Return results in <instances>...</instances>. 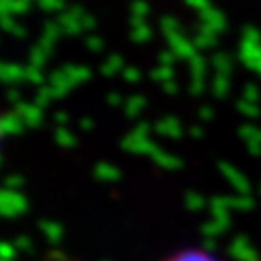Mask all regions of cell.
Segmentation results:
<instances>
[{
  "label": "cell",
  "instance_id": "21",
  "mask_svg": "<svg viewBox=\"0 0 261 261\" xmlns=\"http://www.w3.org/2000/svg\"><path fill=\"white\" fill-rule=\"evenodd\" d=\"M25 80L31 82V84H35V85H41L43 82H45V75L41 74V70H39V68L28 66V68H25Z\"/></svg>",
  "mask_w": 261,
  "mask_h": 261
},
{
  "label": "cell",
  "instance_id": "36",
  "mask_svg": "<svg viewBox=\"0 0 261 261\" xmlns=\"http://www.w3.org/2000/svg\"><path fill=\"white\" fill-rule=\"evenodd\" d=\"M163 87H165V91H167V93H170V95H174L178 91V87H176V84H174V80H172V82H167V84L163 85Z\"/></svg>",
  "mask_w": 261,
  "mask_h": 261
},
{
  "label": "cell",
  "instance_id": "2",
  "mask_svg": "<svg viewBox=\"0 0 261 261\" xmlns=\"http://www.w3.org/2000/svg\"><path fill=\"white\" fill-rule=\"evenodd\" d=\"M168 43H170V50L178 56V58H194L197 55L196 45L192 41H188L182 33H174V35H168Z\"/></svg>",
  "mask_w": 261,
  "mask_h": 261
},
{
  "label": "cell",
  "instance_id": "24",
  "mask_svg": "<svg viewBox=\"0 0 261 261\" xmlns=\"http://www.w3.org/2000/svg\"><path fill=\"white\" fill-rule=\"evenodd\" d=\"M53 99V91H50V85L48 87H41L37 93V107H45V105L50 103Z\"/></svg>",
  "mask_w": 261,
  "mask_h": 261
},
{
  "label": "cell",
  "instance_id": "32",
  "mask_svg": "<svg viewBox=\"0 0 261 261\" xmlns=\"http://www.w3.org/2000/svg\"><path fill=\"white\" fill-rule=\"evenodd\" d=\"M172 261H211L209 257L201 255V253H184V255H178Z\"/></svg>",
  "mask_w": 261,
  "mask_h": 261
},
{
  "label": "cell",
  "instance_id": "29",
  "mask_svg": "<svg viewBox=\"0 0 261 261\" xmlns=\"http://www.w3.org/2000/svg\"><path fill=\"white\" fill-rule=\"evenodd\" d=\"M2 130H4V132L18 130V118H16L14 114H8V116H4V120H2Z\"/></svg>",
  "mask_w": 261,
  "mask_h": 261
},
{
  "label": "cell",
  "instance_id": "37",
  "mask_svg": "<svg viewBox=\"0 0 261 261\" xmlns=\"http://www.w3.org/2000/svg\"><path fill=\"white\" fill-rule=\"evenodd\" d=\"M107 101H109L111 105H118V103H120V95H118V93H109Z\"/></svg>",
  "mask_w": 261,
  "mask_h": 261
},
{
  "label": "cell",
  "instance_id": "9",
  "mask_svg": "<svg viewBox=\"0 0 261 261\" xmlns=\"http://www.w3.org/2000/svg\"><path fill=\"white\" fill-rule=\"evenodd\" d=\"M211 62H213V68L217 74L228 75L232 72V60H230V56L224 55V53H217Z\"/></svg>",
  "mask_w": 261,
  "mask_h": 261
},
{
  "label": "cell",
  "instance_id": "18",
  "mask_svg": "<svg viewBox=\"0 0 261 261\" xmlns=\"http://www.w3.org/2000/svg\"><path fill=\"white\" fill-rule=\"evenodd\" d=\"M132 39H134L136 43H145V41H149L151 39V28L147 25V23L138 25V28H132Z\"/></svg>",
  "mask_w": 261,
  "mask_h": 261
},
{
  "label": "cell",
  "instance_id": "30",
  "mask_svg": "<svg viewBox=\"0 0 261 261\" xmlns=\"http://www.w3.org/2000/svg\"><path fill=\"white\" fill-rule=\"evenodd\" d=\"M238 109L242 114H248V116H257V107L253 103H248V101H240L238 103Z\"/></svg>",
  "mask_w": 261,
  "mask_h": 261
},
{
  "label": "cell",
  "instance_id": "15",
  "mask_svg": "<svg viewBox=\"0 0 261 261\" xmlns=\"http://www.w3.org/2000/svg\"><path fill=\"white\" fill-rule=\"evenodd\" d=\"M228 87H230V84H228V75H221V74L215 75L213 93L217 95V97H224V95L228 93Z\"/></svg>",
  "mask_w": 261,
  "mask_h": 261
},
{
  "label": "cell",
  "instance_id": "4",
  "mask_svg": "<svg viewBox=\"0 0 261 261\" xmlns=\"http://www.w3.org/2000/svg\"><path fill=\"white\" fill-rule=\"evenodd\" d=\"M201 25H207L209 29H213L215 33H221L226 28V19H224L223 12L215 8H209L207 12L201 14Z\"/></svg>",
  "mask_w": 261,
  "mask_h": 261
},
{
  "label": "cell",
  "instance_id": "1",
  "mask_svg": "<svg viewBox=\"0 0 261 261\" xmlns=\"http://www.w3.org/2000/svg\"><path fill=\"white\" fill-rule=\"evenodd\" d=\"M84 10L74 6V8H70L68 12H64L62 16H60V21H58V25L62 28V31H66L68 35H80L84 28H82V19H84Z\"/></svg>",
  "mask_w": 261,
  "mask_h": 261
},
{
  "label": "cell",
  "instance_id": "6",
  "mask_svg": "<svg viewBox=\"0 0 261 261\" xmlns=\"http://www.w3.org/2000/svg\"><path fill=\"white\" fill-rule=\"evenodd\" d=\"M0 77L6 84H16L19 80H25V68H19L18 64H2L0 66Z\"/></svg>",
  "mask_w": 261,
  "mask_h": 261
},
{
  "label": "cell",
  "instance_id": "11",
  "mask_svg": "<svg viewBox=\"0 0 261 261\" xmlns=\"http://www.w3.org/2000/svg\"><path fill=\"white\" fill-rule=\"evenodd\" d=\"M60 33H62V28H60L58 23L47 21V25H45V29H43V39H41V43H43V45H48V47H53V43L58 39Z\"/></svg>",
  "mask_w": 261,
  "mask_h": 261
},
{
  "label": "cell",
  "instance_id": "27",
  "mask_svg": "<svg viewBox=\"0 0 261 261\" xmlns=\"http://www.w3.org/2000/svg\"><path fill=\"white\" fill-rule=\"evenodd\" d=\"M43 10H60L64 8V0H35Z\"/></svg>",
  "mask_w": 261,
  "mask_h": 261
},
{
  "label": "cell",
  "instance_id": "17",
  "mask_svg": "<svg viewBox=\"0 0 261 261\" xmlns=\"http://www.w3.org/2000/svg\"><path fill=\"white\" fill-rule=\"evenodd\" d=\"M151 77L165 85L167 82H172V68L170 66H159L151 72Z\"/></svg>",
  "mask_w": 261,
  "mask_h": 261
},
{
  "label": "cell",
  "instance_id": "16",
  "mask_svg": "<svg viewBox=\"0 0 261 261\" xmlns=\"http://www.w3.org/2000/svg\"><path fill=\"white\" fill-rule=\"evenodd\" d=\"M2 28L6 29L8 33H12V35H18V37H23V33H25L23 28L12 16H2Z\"/></svg>",
  "mask_w": 261,
  "mask_h": 261
},
{
  "label": "cell",
  "instance_id": "39",
  "mask_svg": "<svg viewBox=\"0 0 261 261\" xmlns=\"http://www.w3.org/2000/svg\"><path fill=\"white\" fill-rule=\"evenodd\" d=\"M199 116H203V118H209V116H211V109H209V107H203V109L199 111Z\"/></svg>",
  "mask_w": 261,
  "mask_h": 261
},
{
  "label": "cell",
  "instance_id": "31",
  "mask_svg": "<svg viewBox=\"0 0 261 261\" xmlns=\"http://www.w3.org/2000/svg\"><path fill=\"white\" fill-rule=\"evenodd\" d=\"M174 58H176V55H174V53L168 48V50H165V53H161V55H159V64H161V66H170L172 62H174ZM170 68H172V66H170Z\"/></svg>",
  "mask_w": 261,
  "mask_h": 261
},
{
  "label": "cell",
  "instance_id": "5",
  "mask_svg": "<svg viewBox=\"0 0 261 261\" xmlns=\"http://www.w3.org/2000/svg\"><path fill=\"white\" fill-rule=\"evenodd\" d=\"M31 8V0H0V12L2 16H12V14H23Z\"/></svg>",
  "mask_w": 261,
  "mask_h": 261
},
{
  "label": "cell",
  "instance_id": "26",
  "mask_svg": "<svg viewBox=\"0 0 261 261\" xmlns=\"http://www.w3.org/2000/svg\"><path fill=\"white\" fill-rule=\"evenodd\" d=\"M124 80L128 82V84H138L141 80V74L138 68H132V66H128V68H124Z\"/></svg>",
  "mask_w": 261,
  "mask_h": 261
},
{
  "label": "cell",
  "instance_id": "23",
  "mask_svg": "<svg viewBox=\"0 0 261 261\" xmlns=\"http://www.w3.org/2000/svg\"><path fill=\"white\" fill-rule=\"evenodd\" d=\"M244 101H248V103H255L257 101V97H259V89L255 87L253 84H248L246 87H244Z\"/></svg>",
  "mask_w": 261,
  "mask_h": 261
},
{
  "label": "cell",
  "instance_id": "10",
  "mask_svg": "<svg viewBox=\"0 0 261 261\" xmlns=\"http://www.w3.org/2000/svg\"><path fill=\"white\" fill-rule=\"evenodd\" d=\"M48 53H50V47H45V45H41V43H39L37 47L31 50V55H29V66H33V68H41V66L47 62Z\"/></svg>",
  "mask_w": 261,
  "mask_h": 261
},
{
  "label": "cell",
  "instance_id": "7",
  "mask_svg": "<svg viewBox=\"0 0 261 261\" xmlns=\"http://www.w3.org/2000/svg\"><path fill=\"white\" fill-rule=\"evenodd\" d=\"M64 74L70 77V82H72L74 85L82 84V82H87V80L91 77L89 68H85V66H66Z\"/></svg>",
  "mask_w": 261,
  "mask_h": 261
},
{
  "label": "cell",
  "instance_id": "33",
  "mask_svg": "<svg viewBox=\"0 0 261 261\" xmlns=\"http://www.w3.org/2000/svg\"><path fill=\"white\" fill-rule=\"evenodd\" d=\"M87 47H89V50H93V53H99L103 48V41H101V37H97V35H89L87 37Z\"/></svg>",
  "mask_w": 261,
  "mask_h": 261
},
{
  "label": "cell",
  "instance_id": "14",
  "mask_svg": "<svg viewBox=\"0 0 261 261\" xmlns=\"http://www.w3.org/2000/svg\"><path fill=\"white\" fill-rule=\"evenodd\" d=\"M188 62H190L192 77H203V74H205V58L203 56L196 55L194 58H190Z\"/></svg>",
  "mask_w": 261,
  "mask_h": 261
},
{
  "label": "cell",
  "instance_id": "19",
  "mask_svg": "<svg viewBox=\"0 0 261 261\" xmlns=\"http://www.w3.org/2000/svg\"><path fill=\"white\" fill-rule=\"evenodd\" d=\"M161 29H163V33L165 35H174V33H182L180 31V25H178V21L174 18H170V16H167V18L161 19Z\"/></svg>",
  "mask_w": 261,
  "mask_h": 261
},
{
  "label": "cell",
  "instance_id": "12",
  "mask_svg": "<svg viewBox=\"0 0 261 261\" xmlns=\"http://www.w3.org/2000/svg\"><path fill=\"white\" fill-rule=\"evenodd\" d=\"M122 68H124V60H122L118 55H111L107 60H105L101 72H103L105 75H114L118 70H122Z\"/></svg>",
  "mask_w": 261,
  "mask_h": 261
},
{
  "label": "cell",
  "instance_id": "22",
  "mask_svg": "<svg viewBox=\"0 0 261 261\" xmlns=\"http://www.w3.org/2000/svg\"><path fill=\"white\" fill-rule=\"evenodd\" d=\"M147 12H149L147 2H143V0H136V2H132V16H136V18H145V16H147Z\"/></svg>",
  "mask_w": 261,
  "mask_h": 261
},
{
  "label": "cell",
  "instance_id": "34",
  "mask_svg": "<svg viewBox=\"0 0 261 261\" xmlns=\"http://www.w3.org/2000/svg\"><path fill=\"white\" fill-rule=\"evenodd\" d=\"M190 93H192V95H201V93H203V77H192Z\"/></svg>",
  "mask_w": 261,
  "mask_h": 261
},
{
  "label": "cell",
  "instance_id": "28",
  "mask_svg": "<svg viewBox=\"0 0 261 261\" xmlns=\"http://www.w3.org/2000/svg\"><path fill=\"white\" fill-rule=\"evenodd\" d=\"M186 4L190 8H196L199 14H203V12H207V10L211 8L209 0H186Z\"/></svg>",
  "mask_w": 261,
  "mask_h": 261
},
{
  "label": "cell",
  "instance_id": "25",
  "mask_svg": "<svg viewBox=\"0 0 261 261\" xmlns=\"http://www.w3.org/2000/svg\"><path fill=\"white\" fill-rule=\"evenodd\" d=\"M242 41H248V43H257L261 45V33L255 28H246L244 29V39Z\"/></svg>",
  "mask_w": 261,
  "mask_h": 261
},
{
  "label": "cell",
  "instance_id": "13",
  "mask_svg": "<svg viewBox=\"0 0 261 261\" xmlns=\"http://www.w3.org/2000/svg\"><path fill=\"white\" fill-rule=\"evenodd\" d=\"M18 112L28 122H31V124H39V120H41V111H39V107H31V105L19 103Z\"/></svg>",
  "mask_w": 261,
  "mask_h": 261
},
{
  "label": "cell",
  "instance_id": "38",
  "mask_svg": "<svg viewBox=\"0 0 261 261\" xmlns=\"http://www.w3.org/2000/svg\"><path fill=\"white\" fill-rule=\"evenodd\" d=\"M8 99H10V101H16V103L19 105V93L16 91V89H10V91H8Z\"/></svg>",
  "mask_w": 261,
  "mask_h": 261
},
{
  "label": "cell",
  "instance_id": "8",
  "mask_svg": "<svg viewBox=\"0 0 261 261\" xmlns=\"http://www.w3.org/2000/svg\"><path fill=\"white\" fill-rule=\"evenodd\" d=\"M215 39H217V33L213 29H209L207 25H201L199 33L194 39V45H196V48H209L215 45Z\"/></svg>",
  "mask_w": 261,
  "mask_h": 261
},
{
  "label": "cell",
  "instance_id": "35",
  "mask_svg": "<svg viewBox=\"0 0 261 261\" xmlns=\"http://www.w3.org/2000/svg\"><path fill=\"white\" fill-rule=\"evenodd\" d=\"M82 28L85 29H93L95 28V19L91 18V16H84V19H82Z\"/></svg>",
  "mask_w": 261,
  "mask_h": 261
},
{
  "label": "cell",
  "instance_id": "3",
  "mask_svg": "<svg viewBox=\"0 0 261 261\" xmlns=\"http://www.w3.org/2000/svg\"><path fill=\"white\" fill-rule=\"evenodd\" d=\"M48 80H50V91H53V97H64V95L74 87V84L70 82V77L64 74V70L53 72Z\"/></svg>",
  "mask_w": 261,
  "mask_h": 261
},
{
  "label": "cell",
  "instance_id": "20",
  "mask_svg": "<svg viewBox=\"0 0 261 261\" xmlns=\"http://www.w3.org/2000/svg\"><path fill=\"white\" fill-rule=\"evenodd\" d=\"M143 105H145V101H143V97H140V95H134V97H130V101L126 103V112H128L130 116H134V114H138V112H141V109H143Z\"/></svg>",
  "mask_w": 261,
  "mask_h": 261
}]
</instances>
